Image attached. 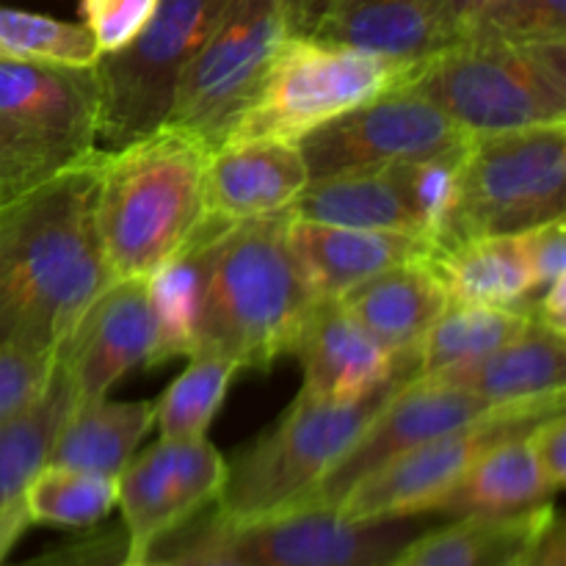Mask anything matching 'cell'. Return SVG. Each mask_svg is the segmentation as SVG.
Here are the masks:
<instances>
[{
  "label": "cell",
  "instance_id": "d4e9b609",
  "mask_svg": "<svg viewBox=\"0 0 566 566\" xmlns=\"http://www.w3.org/2000/svg\"><path fill=\"white\" fill-rule=\"evenodd\" d=\"M553 503L517 514H468L434 525L401 547L390 566H514Z\"/></svg>",
  "mask_w": 566,
  "mask_h": 566
},
{
  "label": "cell",
  "instance_id": "5bb4252c",
  "mask_svg": "<svg viewBox=\"0 0 566 566\" xmlns=\"http://www.w3.org/2000/svg\"><path fill=\"white\" fill-rule=\"evenodd\" d=\"M227 459L205 437L158 440L116 475L127 562H142L205 506L219 501Z\"/></svg>",
  "mask_w": 566,
  "mask_h": 566
},
{
  "label": "cell",
  "instance_id": "7bdbcfd3",
  "mask_svg": "<svg viewBox=\"0 0 566 566\" xmlns=\"http://www.w3.org/2000/svg\"><path fill=\"white\" fill-rule=\"evenodd\" d=\"M28 517L25 512H14V514H6V517H0V564H3V558L9 556V551L14 547V542L20 539L22 531L28 528Z\"/></svg>",
  "mask_w": 566,
  "mask_h": 566
},
{
  "label": "cell",
  "instance_id": "cb8c5ba5",
  "mask_svg": "<svg viewBox=\"0 0 566 566\" xmlns=\"http://www.w3.org/2000/svg\"><path fill=\"white\" fill-rule=\"evenodd\" d=\"M426 263L451 304H484L531 313L536 293L523 232L468 238L434 252Z\"/></svg>",
  "mask_w": 566,
  "mask_h": 566
},
{
  "label": "cell",
  "instance_id": "8d00e7d4",
  "mask_svg": "<svg viewBox=\"0 0 566 566\" xmlns=\"http://www.w3.org/2000/svg\"><path fill=\"white\" fill-rule=\"evenodd\" d=\"M525 254H528L534 293L539 296L547 285L566 276V227L564 219L545 221L523 232Z\"/></svg>",
  "mask_w": 566,
  "mask_h": 566
},
{
  "label": "cell",
  "instance_id": "ffe728a7",
  "mask_svg": "<svg viewBox=\"0 0 566 566\" xmlns=\"http://www.w3.org/2000/svg\"><path fill=\"white\" fill-rule=\"evenodd\" d=\"M287 243L318 298H337L392 265L429 260L434 247L401 232L357 230L285 216Z\"/></svg>",
  "mask_w": 566,
  "mask_h": 566
},
{
  "label": "cell",
  "instance_id": "ac0fdd59",
  "mask_svg": "<svg viewBox=\"0 0 566 566\" xmlns=\"http://www.w3.org/2000/svg\"><path fill=\"white\" fill-rule=\"evenodd\" d=\"M293 31L401 61L453 44L446 0H296Z\"/></svg>",
  "mask_w": 566,
  "mask_h": 566
},
{
  "label": "cell",
  "instance_id": "4dcf8cb0",
  "mask_svg": "<svg viewBox=\"0 0 566 566\" xmlns=\"http://www.w3.org/2000/svg\"><path fill=\"white\" fill-rule=\"evenodd\" d=\"M116 509V479L44 464L22 492L28 523L88 531Z\"/></svg>",
  "mask_w": 566,
  "mask_h": 566
},
{
  "label": "cell",
  "instance_id": "60d3db41",
  "mask_svg": "<svg viewBox=\"0 0 566 566\" xmlns=\"http://www.w3.org/2000/svg\"><path fill=\"white\" fill-rule=\"evenodd\" d=\"M531 315L534 321H539L542 326H547L551 332L564 335L566 332V276L556 280L553 285H547L539 296L531 304Z\"/></svg>",
  "mask_w": 566,
  "mask_h": 566
},
{
  "label": "cell",
  "instance_id": "e575fe53",
  "mask_svg": "<svg viewBox=\"0 0 566 566\" xmlns=\"http://www.w3.org/2000/svg\"><path fill=\"white\" fill-rule=\"evenodd\" d=\"M59 368V354L20 352V348H0V423L48 392Z\"/></svg>",
  "mask_w": 566,
  "mask_h": 566
},
{
  "label": "cell",
  "instance_id": "d6986e66",
  "mask_svg": "<svg viewBox=\"0 0 566 566\" xmlns=\"http://www.w3.org/2000/svg\"><path fill=\"white\" fill-rule=\"evenodd\" d=\"M307 182L298 144L227 142L205 164V216L232 224L285 213Z\"/></svg>",
  "mask_w": 566,
  "mask_h": 566
},
{
  "label": "cell",
  "instance_id": "ab89813d",
  "mask_svg": "<svg viewBox=\"0 0 566 566\" xmlns=\"http://www.w3.org/2000/svg\"><path fill=\"white\" fill-rule=\"evenodd\" d=\"M514 566H566V525L553 509Z\"/></svg>",
  "mask_w": 566,
  "mask_h": 566
},
{
  "label": "cell",
  "instance_id": "7a4b0ae2",
  "mask_svg": "<svg viewBox=\"0 0 566 566\" xmlns=\"http://www.w3.org/2000/svg\"><path fill=\"white\" fill-rule=\"evenodd\" d=\"M208 153L175 125L99 149L94 221L114 280H147L202 227Z\"/></svg>",
  "mask_w": 566,
  "mask_h": 566
},
{
  "label": "cell",
  "instance_id": "277c9868",
  "mask_svg": "<svg viewBox=\"0 0 566 566\" xmlns=\"http://www.w3.org/2000/svg\"><path fill=\"white\" fill-rule=\"evenodd\" d=\"M409 86L470 138L566 122V42L459 39L415 66Z\"/></svg>",
  "mask_w": 566,
  "mask_h": 566
},
{
  "label": "cell",
  "instance_id": "e0dca14e",
  "mask_svg": "<svg viewBox=\"0 0 566 566\" xmlns=\"http://www.w3.org/2000/svg\"><path fill=\"white\" fill-rule=\"evenodd\" d=\"M304 396L359 401L396 379H418V354H392L337 298H321L298 332Z\"/></svg>",
  "mask_w": 566,
  "mask_h": 566
},
{
  "label": "cell",
  "instance_id": "484cf974",
  "mask_svg": "<svg viewBox=\"0 0 566 566\" xmlns=\"http://www.w3.org/2000/svg\"><path fill=\"white\" fill-rule=\"evenodd\" d=\"M155 426L153 401L75 403L55 434L48 464L116 475L136 457V448Z\"/></svg>",
  "mask_w": 566,
  "mask_h": 566
},
{
  "label": "cell",
  "instance_id": "30bf717a",
  "mask_svg": "<svg viewBox=\"0 0 566 566\" xmlns=\"http://www.w3.org/2000/svg\"><path fill=\"white\" fill-rule=\"evenodd\" d=\"M296 0H235L188 64L166 125L191 133L213 153L258 92L265 70L293 36Z\"/></svg>",
  "mask_w": 566,
  "mask_h": 566
},
{
  "label": "cell",
  "instance_id": "8fae6325",
  "mask_svg": "<svg viewBox=\"0 0 566 566\" xmlns=\"http://www.w3.org/2000/svg\"><path fill=\"white\" fill-rule=\"evenodd\" d=\"M564 396L542 398L528 403L495 407L475 423L434 437L429 442L409 448L398 457L387 459L376 470L357 481L337 501L335 512L346 520H401V517H434L442 497L462 481L470 464L509 437L531 434L534 426L562 412Z\"/></svg>",
  "mask_w": 566,
  "mask_h": 566
},
{
  "label": "cell",
  "instance_id": "44dd1931",
  "mask_svg": "<svg viewBox=\"0 0 566 566\" xmlns=\"http://www.w3.org/2000/svg\"><path fill=\"white\" fill-rule=\"evenodd\" d=\"M285 216L357 230L401 232L429 241L426 221L409 186L407 164L310 180Z\"/></svg>",
  "mask_w": 566,
  "mask_h": 566
},
{
  "label": "cell",
  "instance_id": "9c48e42d",
  "mask_svg": "<svg viewBox=\"0 0 566 566\" xmlns=\"http://www.w3.org/2000/svg\"><path fill=\"white\" fill-rule=\"evenodd\" d=\"M235 0H158L155 14L127 48L99 55L103 149H119L166 125L188 64Z\"/></svg>",
  "mask_w": 566,
  "mask_h": 566
},
{
  "label": "cell",
  "instance_id": "f1b7e54d",
  "mask_svg": "<svg viewBox=\"0 0 566 566\" xmlns=\"http://www.w3.org/2000/svg\"><path fill=\"white\" fill-rule=\"evenodd\" d=\"M72 407L75 392L59 365L48 392L20 415L0 423V517L22 509V492L48 464L55 434Z\"/></svg>",
  "mask_w": 566,
  "mask_h": 566
},
{
  "label": "cell",
  "instance_id": "5b68a950",
  "mask_svg": "<svg viewBox=\"0 0 566 566\" xmlns=\"http://www.w3.org/2000/svg\"><path fill=\"white\" fill-rule=\"evenodd\" d=\"M409 381L415 379H396L359 401H324L298 392L287 412L227 464L224 490L210 520L241 525L296 509Z\"/></svg>",
  "mask_w": 566,
  "mask_h": 566
},
{
  "label": "cell",
  "instance_id": "4fadbf2b",
  "mask_svg": "<svg viewBox=\"0 0 566 566\" xmlns=\"http://www.w3.org/2000/svg\"><path fill=\"white\" fill-rule=\"evenodd\" d=\"M473 138L409 83L315 127L298 149L310 180L387 169L464 149Z\"/></svg>",
  "mask_w": 566,
  "mask_h": 566
},
{
  "label": "cell",
  "instance_id": "ba28073f",
  "mask_svg": "<svg viewBox=\"0 0 566 566\" xmlns=\"http://www.w3.org/2000/svg\"><path fill=\"white\" fill-rule=\"evenodd\" d=\"M566 210V122L473 138L451 224L437 252L481 235H514Z\"/></svg>",
  "mask_w": 566,
  "mask_h": 566
},
{
  "label": "cell",
  "instance_id": "9a60e30c",
  "mask_svg": "<svg viewBox=\"0 0 566 566\" xmlns=\"http://www.w3.org/2000/svg\"><path fill=\"white\" fill-rule=\"evenodd\" d=\"M492 403L464 387L440 379H415L403 385L381 412L363 429L352 451L335 464L329 475L298 503L296 509L324 506L335 509L337 501L357 484L363 475L385 464L387 459L429 442L434 437L475 423L492 412Z\"/></svg>",
  "mask_w": 566,
  "mask_h": 566
},
{
  "label": "cell",
  "instance_id": "ee69618b",
  "mask_svg": "<svg viewBox=\"0 0 566 566\" xmlns=\"http://www.w3.org/2000/svg\"><path fill=\"white\" fill-rule=\"evenodd\" d=\"M17 197H20V193L14 191V186H11V182L6 180L3 171H0V208H3V205H9L11 199H17Z\"/></svg>",
  "mask_w": 566,
  "mask_h": 566
},
{
  "label": "cell",
  "instance_id": "4316f807",
  "mask_svg": "<svg viewBox=\"0 0 566 566\" xmlns=\"http://www.w3.org/2000/svg\"><path fill=\"white\" fill-rule=\"evenodd\" d=\"M553 490L531 451L528 434L509 437L486 448L457 486L442 497L434 517L517 514L553 503Z\"/></svg>",
  "mask_w": 566,
  "mask_h": 566
},
{
  "label": "cell",
  "instance_id": "7402d4cb",
  "mask_svg": "<svg viewBox=\"0 0 566 566\" xmlns=\"http://www.w3.org/2000/svg\"><path fill=\"white\" fill-rule=\"evenodd\" d=\"M337 302L392 354H418L426 332L451 304L426 260L379 271Z\"/></svg>",
  "mask_w": 566,
  "mask_h": 566
},
{
  "label": "cell",
  "instance_id": "2e32d148",
  "mask_svg": "<svg viewBox=\"0 0 566 566\" xmlns=\"http://www.w3.org/2000/svg\"><path fill=\"white\" fill-rule=\"evenodd\" d=\"M155 343L158 321L147 280L111 282L59 352L75 403L108 398L111 387L138 365L153 368Z\"/></svg>",
  "mask_w": 566,
  "mask_h": 566
},
{
  "label": "cell",
  "instance_id": "d6a6232c",
  "mask_svg": "<svg viewBox=\"0 0 566 566\" xmlns=\"http://www.w3.org/2000/svg\"><path fill=\"white\" fill-rule=\"evenodd\" d=\"M0 59L94 66L99 50L83 25L0 6Z\"/></svg>",
  "mask_w": 566,
  "mask_h": 566
},
{
  "label": "cell",
  "instance_id": "74e56055",
  "mask_svg": "<svg viewBox=\"0 0 566 566\" xmlns=\"http://www.w3.org/2000/svg\"><path fill=\"white\" fill-rule=\"evenodd\" d=\"M127 539L125 528L105 531V534L83 536V539L61 545L33 562L17 566H116L125 562Z\"/></svg>",
  "mask_w": 566,
  "mask_h": 566
},
{
  "label": "cell",
  "instance_id": "603a6c76",
  "mask_svg": "<svg viewBox=\"0 0 566 566\" xmlns=\"http://www.w3.org/2000/svg\"><path fill=\"white\" fill-rule=\"evenodd\" d=\"M431 379L464 387L492 407L564 396L566 340L564 335L531 318V324L517 337L503 343L497 352Z\"/></svg>",
  "mask_w": 566,
  "mask_h": 566
},
{
  "label": "cell",
  "instance_id": "b9f144b4",
  "mask_svg": "<svg viewBox=\"0 0 566 566\" xmlns=\"http://www.w3.org/2000/svg\"><path fill=\"white\" fill-rule=\"evenodd\" d=\"M149 558H153V556H149ZM153 562L160 564V566H238V564L224 562V558L213 556V553L199 551V547H193V545H186V542H182V545L177 547L171 556L166 553L164 558H153Z\"/></svg>",
  "mask_w": 566,
  "mask_h": 566
},
{
  "label": "cell",
  "instance_id": "6da1fadb",
  "mask_svg": "<svg viewBox=\"0 0 566 566\" xmlns=\"http://www.w3.org/2000/svg\"><path fill=\"white\" fill-rule=\"evenodd\" d=\"M97 155L0 208V348L59 354L114 282L94 221Z\"/></svg>",
  "mask_w": 566,
  "mask_h": 566
},
{
  "label": "cell",
  "instance_id": "1f68e13d",
  "mask_svg": "<svg viewBox=\"0 0 566 566\" xmlns=\"http://www.w3.org/2000/svg\"><path fill=\"white\" fill-rule=\"evenodd\" d=\"M241 365L216 352L191 354L188 368L153 401L160 440H197L219 415Z\"/></svg>",
  "mask_w": 566,
  "mask_h": 566
},
{
  "label": "cell",
  "instance_id": "52a82bcc",
  "mask_svg": "<svg viewBox=\"0 0 566 566\" xmlns=\"http://www.w3.org/2000/svg\"><path fill=\"white\" fill-rule=\"evenodd\" d=\"M94 66L0 59V171L17 193L99 149Z\"/></svg>",
  "mask_w": 566,
  "mask_h": 566
},
{
  "label": "cell",
  "instance_id": "f6af8a7d",
  "mask_svg": "<svg viewBox=\"0 0 566 566\" xmlns=\"http://www.w3.org/2000/svg\"><path fill=\"white\" fill-rule=\"evenodd\" d=\"M116 566H160V564H155L153 558H142V562H127V558H125V562L116 564Z\"/></svg>",
  "mask_w": 566,
  "mask_h": 566
},
{
  "label": "cell",
  "instance_id": "3957f363",
  "mask_svg": "<svg viewBox=\"0 0 566 566\" xmlns=\"http://www.w3.org/2000/svg\"><path fill=\"white\" fill-rule=\"evenodd\" d=\"M285 213L224 224L210 243L197 352L265 370L293 352L321 302L285 232Z\"/></svg>",
  "mask_w": 566,
  "mask_h": 566
},
{
  "label": "cell",
  "instance_id": "7c38bea8",
  "mask_svg": "<svg viewBox=\"0 0 566 566\" xmlns=\"http://www.w3.org/2000/svg\"><path fill=\"white\" fill-rule=\"evenodd\" d=\"M426 528V517L359 523L335 509L307 506L241 525L210 520L186 545L238 566H390Z\"/></svg>",
  "mask_w": 566,
  "mask_h": 566
},
{
  "label": "cell",
  "instance_id": "f546056e",
  "mask_svg": "<svg viewBox=\"0 0 566 566\" xmlns=\"http://www.w3.org/2000/svg\"><path fill=\"white\" fill-rule=\"evenodd\" d=\"M534 315L525 310L448 304L418 346V379L473 365L517 337Z\"/></svg>",
  "mask_w": 566,
  "mask_h": 566
},
{
  "label": "cell",
  "instance_id": "83f0119b",
  "mask_svg": "<svg viewBox=\"0 0 566 566\" xmlns=\"http://www.w3.org/2000/svg\"><path fill=\"white\" fill-rule=\"evenodd\" d=\"M224 224L227 221L205 216L202 227L193 232L191 241L147 276V293L155 310V321H158L153 368L182 357V354L191 357L197 348L210 243Z\"/></svg>",
  "mask_w": 566,
  "mask_h": 566
},
{
  "label": "cell",
  "instance_id": "f35d334b",
  "mask_svg": "<svg viewBox=\"0 0 566 566\" xmlns=\"http://www.w3.org/2000/svg\"><path fill=\"white\" fill-rule=\"evenodd\" d=\"M531 451H534L536 464L542 470V479L553 490V495L564 490L566 481V415L553 412L551 418L534 426L528 434Z\"/></svg>",
  "mask_w": 566,
  "mask_h": 566
},
{
  "label": "cell",
  "instance_id": "d590c367",
  "mask_svg": "<svg viewBox=\"0 0 566 566\" xmlns=\"http://www.w3.org/2000/svg\"><path fill=\"white\" fill-rule=\"evenodd\" d=\"M155 6L158 0H81L83 28L92 33L99 55L116 53L144 31Z\"/></svg>",
  "mask_w": 566,
  "mask_h": 566
},
{
  "label": "cell",
  "instance_id": "8992f818",
  "mask_svg": "<svg viewBox=\"0 0 566 566\" xmlns=\"http://www.w3.org/2000/svg\"><path fill=\"white\" fill-rule=\"evenodd\" d=\"M418 64L293 33L271 59L227 142H302L315 127L409 83Z\"/></svg>",
  "mask_w": 566,
  "mask_h": 566
},
{
  "label": "cell",
  "instance_id": "836d02e7",
  "mask_svg": "<svg viewBox=\"0 0 566 566\" xmlns=\"http://www.w3.org/2000/svg\"><path fill=\"white\" fill-rule=\"evenodd\" d=\"M459 39L509 44L566 42V0H492L464 25Z\"/></svg>",
  "mask_w": 566,
  "mask_h": 566
}]
</instances>
